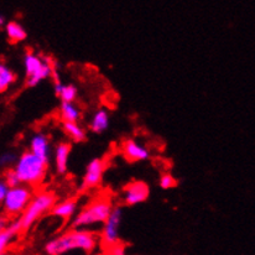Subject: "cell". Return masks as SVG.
<instances>
[{
	"label": "cell",
	"instance_id": "8fae6325",
	"mask_svg": "<svg viewBox=\"0 0 255 255\" xmlns=\"http://www.w3.org/2000/svg\"><path fill=\"white\" fill-rule=\"evenodd\" d=\"M30 151L48 164V161H50L51 146L50 139H48L47 135L42 134V132H37V134L32 135L31 140H30Z\"/></svg>",
	"mask_w": 255,
	"mask_h": 255
},
{
	"label": "cell",
	"instance_id": "ac0fdd59",
	"mask_svg": "<svg viewBox=\"0 0 255 255\" xmlns=\"http://www.w3.org/2000/svg\"><path fill=\"white\" fill-rule=\"evenodd\" d=\"M63 131L73 142L85 141L87 135L85 129L78 123H62Z\"/></svg>",
	"mask_w": 255,
	"mask_h": 255
},
{
	"label": "cell",
	"instance_id": "ba28073f",
	"mask_svg": "<svg viewBox=\"0 0 255 255\" xmlns=\"http://www.w3.org/2000/svg\"><path fill=\"white\" fill-rule=\"evenodd\" d=\"M104 170H106V161L103 159L96 157V159L91 160L87 164L85 176H83L82 182H81V192H87V191L98 187L102 182V178H103Z\"/></svg>",
	"mask_w": 255,
	"mask_h": 255
},
{
	"label": "cell",
	"instance_id": "277c9868",
	"mask_svg": "<svg viewBox=\"0 0 255 255\" xmlns=\"http://www.w3.org/2000/svg\"><path fill=\"white\" fill-rule=\"evenodd\" d=\"M56 203H57V196L53 191L45 190L36 193L31 200V202H30V205L27 206L26 211L21 216L17 217L21 233L29 231L43 214L51 212V210H52Z\"/></svg>",
	"mask_w": 255,
	"mask_h": 255
},
{
	"label": "cell",
	"instance_id": "2e32d148",
	"mask_svg": "<svg viewBox=\"0 0 255 255\" xmlns=\"http://www.w3.org/2000/svg\"><path fill=\"white\" fill-rule=\"evenodd\" d=\"M60 118L62 123H78L81 111L75 103H61Z\"/></svg>",
	"mask_w": 255,
	"mask_h": 255
},
{
	"label": "cell",
	"instance_id": "52a82bcc",
	"mask_svg": "<svg viewBox=\"0 0 255 255\" xmlns=\"http://www.w3.org/2000/svg\"><path fill=\"white\" fill-rule=\"evenodd\" d=\"M122 218H123V208L121 206H114L111 216L103 224L101 233V243L104 249L119 243V229H121Z\"/></svg>",
	"mask_w": 255,
	"mask_h": 255
},
{
	"label": "cell",
	"instance_id": "9c48e42d",
	"mask_svg": "<svg viewBox=\"0 0 255 255\" xmlns=\"http://www.w3.org/2000/svg\"><path fill=\"white\" fill-rule=\"evenodd\" d=\"M124 203L128 206H135L145 202L149 198L150 188L146 182L134 180L124 187Z\"/></svg>",
	"mask_w": 255,
	"mask_h": 255
},
{
	"label": "cell",
	"instance_id": "cb8c5ba5",
	"mask_svg": "<svg viewBox=\"0 0 255 255\" xmlns=\"http://www.w3.org/2000/svg\"><path fill=\"white\" fill-rule=\"evenodd\" d=\"M17 159L15 157V155L12 154H4L1 155V159H0V162H1L2 166H9V165H15L16 164Z\"/></svg>",
	"mask_w": 255,
	"mask_h": 255
},
{
	"label": "cell",
	"instance_id": "3957f363",
	"mask_svg": "<svg viewBox=\"0 0 255 255\" xmlns=\"http://www.w3.org/2000/svg\"><path fill=\"white\" fill-rule=\"evenodd\" d=\"M47 162L37 157L31 151H25L17 157L16 164L12 166L15 172L19 176L22 185L32 186L40 185L46 177L47 172Z\"/></svg>",
	"mask_w": 255,
	"mask_h": 255
},
{
	"label": "cell",
	"instance_id": "e0dca14e",
	"mask_svg": "<svg viewBox=\"0 0 255 255\" xmlns=\"http://www.w3.org/2000/svg\"><path fill=\"white\" fill-rule=\"evenodd\" d=\"M5 34H6L7 40L12 43H17L24 41L27 37V32L25 31L21 24L17 21H9L5 25Z\"/></svg>",
	"mask_w": 255,
	"mask_h": 255
},
{
	"label": "cell",
	"instance_id": "7402d4cb",
	"mask_svg": "<svg viewBox=\"0 0 255 255\" xmlns=\"http://www.w3.org/2000/svg\"><path fill=\"white\" fill-rule=\"evenodd\" d=\"M159 185L162 190H170L177 186V180L171 173H164L159 180Z\"/></svg>",
	"mask_w": 255,
	"mask_h": 255
},
{
	"label": "cell",
	"instance_id": "5bb4252c",
	"mask_svg": "<svg viewBox=\"0 0 255 255\" xmlns=\"http://www.w3.org/2000/svg\"><path fill=\"white\" fill-rule=\"evenodd\" d=\"M19 233H21V228H20L17 218L14 219L9 226H6L5 228L1 229V232H0V252H1V255L4 254L5 249L9 247V244L11 243L12 239H14Z\"/></svg>",
	"mask_w": 255,
	"mask_h": 255
},
{
	"label": "cell",
	"instance_id": "ffe728a7",
	"mask_svg": "<svg viewBox=\"0 0 255 255\" xmlns=\"http://www.w3.org/2000/svg\"><path fill=\"white\" fill-rule=\"evenodd\" d=\"M77 88L73 85H65L62 92L58 97L61 99V103H73L76 98H77Z\"/></svg>",
	"mask_w": 255,
	"mask_h": 255
},
{
	"label": "cell",
	"instance_id": "44dd1931",
	"mask_svg": "<svg viewBox=\"0 0 255 255\" xmlns=\"http://www.w3.org/2000/svg\"><path fill=\"white\" fill-rule=\"evenodd\" d=\"M4 181L5 183H6L7 186H9L10 188H14V187H17V186L22 185L21 181H20L19 176H17V173L15 172V170L12 169H7L6 171L4 172Z\"/></svg>",
	"mask_w": 255,
	"mask_h": 255
},
{
	"label": "cell",
	"instance_id": "7c38bea8",
	"mask_svg": "<svg viewBox=\"0 0 255 255\" xmlns=\"http://www.w3.org/2000/svg\"><path fill=\"white\" fill-rule=\"evenodd\" d=\"M76 210H77V200L76 198H67V200L56 203L51 210L50 216L61 218L63 224H66L71 218H75L73 216H75Z\"/></svg>",
	"mask_w": 255,
	"mask_h": 255
},
{
	"label": "cell",
	"instance_id": "4fadbf2b",
	"mask_svg": "<svg viewBox=\"0 0 255 255\" xmlns=\"http://www.w3.org/2000/svg\"><path fill=\"white\" fill-rule=\"evenodd\" d=\"M71 144L68 141H62L56 146L55 149V167L57 173L63 175L67 172L68 159L71 154Z\"/></svg>",
	"mask_w": 255,
	"mask_h": 255
},
{
	"label": "cell",
	"instance_id": "6da1fadb",
	"mask_svg": "<svg viewBox=\"0 0 255 255\" xmlns=\"http://www.w3.org/2000/svg\"><path fill=\"white\" fill-rule=\"evenodd\" d=\"M98 246V238L86 229H71L56 237L45 246L47 255H65L72 251L92 253Z\"/></svg>",
	"mask_w": 255,
	"mask_h": 255
},
{
	"label": "cell",
	"instance_id": "7a4b0ae2",
	"mask_svg": "<svg viewBox=\"0 0 255 255\" xmlns=\"http://www.w3.org/2000/svg\"><path fill=\"white\" fill-rule=\"evenodd\" d=\"M114 206L108 196H101L86 205L71 222V229H83L97 223H106Z\"/></svg>",
	"mask_w": 255,
	"mask_h": 255
},
{
	"label": "cell",
	"instance_id": "4316f807",
	"mask_svg": "<svg viewBox=\"0 0 255 255\" xmlns=\"http://www.w3.org/2000/svg\"><path fill=\"white\" fill-rule=\"evenodd\" d=\"M94 255H103V254H94Z\"/></svg>",
	"mask_w": 255,
	"mask_h": 255
},
{
	"label": "cell",
	"instance_id": "603a6c76",
	"mask_svg": "<svg viewBox=\"0 0 255 255\" xmlns=\"http://www.w3.org/2000/svg\"><path fill=\"white\" fill-rule=\"evenodd\" d=\"M126 249H127L126 244L119 242V243L107 248L106 255H126Z\"/></svg>",
	"mask_w": 255,
	"mask_h": 255
},
{
	"label": "cell",
	"instance_id": "30bf717a",
	"mask_svg": "<svg viewBox=\"0 0 255 255\" xmlns=\"http://www.w3.org/2000/svg\"><path fill=\"white\" fill-rule=\"evenodd\" d=\"M122 154L129 162H139L147 160L150 156L149 150L142 146L135 139H126L122 144Z\"/></svg>",
	"mask_w": 255,
	"mask_h": 255
},
{
	"label": "cell",
	"instance_id": "8992f818",
	"mask_svg": "<svg viewBox=\"0 0 255 255\" xmlns=\"http://www.w3.org/2000/svg\"><path fill=\"white\" fill-rule=\"evenodd\" d=\"M24 66L25 76H26L25 83L27 87L37 86L43 80L52 76L53 68H55L48 58L32 52L25 55Z\"/></svg>",
	"mask_w": 255,
	"mask_h": 255
},
{
	"label": "cell",
	"instance_id": "d4e9b609",
	"mask_svg": "<svg viewBox=\"0 0 255 255\" xmlns=\"http://www.w3.org/2000/svg\"><path fill=\"white\" fill-rule=\"evenodd\" d=\"M9 190H10L9 186H7L4 181H1V182H0V201H1V202L5 200Z\"/></svg>",
	"mask_w": 255,
	"mask_h": 255
},
{
	"label": "cell",
	"instance_id": "484cf974",
	"mask_svg": "<svg viewBox=\"0 0 255 255\" xmlns=\"http://www.w3.org/2000/svg\"><path fill=\"white\" fill-rule=\"evenodd\" d=\"M0 25H2V26H5V17L2 16H0Z\"/></svg>",
	"mask_w": 255,
	"mask_h": 255
},
{
	"label": "cell",
	"instance_id": "5b68a950",
	"mask_svg": "<svg viewBox=\"0 0 255 255\" xmlns=\"http://www.w3.org/2000/svg\"><path fill=\"white\" fill-rule=\"evenodd\" d=\"M32 198H34V191L30 186L20 185L17 187L10 188L5 200L1 202L4 216H6V218L11 217L16 219V216L20 217L26 211Z\"/></svg>",
	"mask_w": 255,
	"mask_h": 255
},
{
	"label": "cell",
	"instance_id": "d6986e66",
	"mask_svg": "<svg viewBox=\"0 0 255 255\" xmlns=\"http://www.w3.org/2000/svg\"><path fill=\"white\" fill-rule=\"evenodd\" d=\"M16 81V75L7 66L0 65V91L5 92Z\"/></svg>",
	"mask_w": 255,
	"mask_h": 255
},
{
	"label": "cell",
	"instance_id": "9a60e30c",
	"mask_svg": "<svg viewBox=\"0 0 255 255\" xmlns=\"http://www.w3.org/2000/svg\"><path fill=\"white\" fill-rule=\"evenodd\" d=\"M109 127V113L107 109H98L96 113L93 114L89 123V129L91 131L96 132V134H102L106 131Z\"/></svg>",
	"mask_w": 255,
	"mask_h": 255
}]
</instances>
